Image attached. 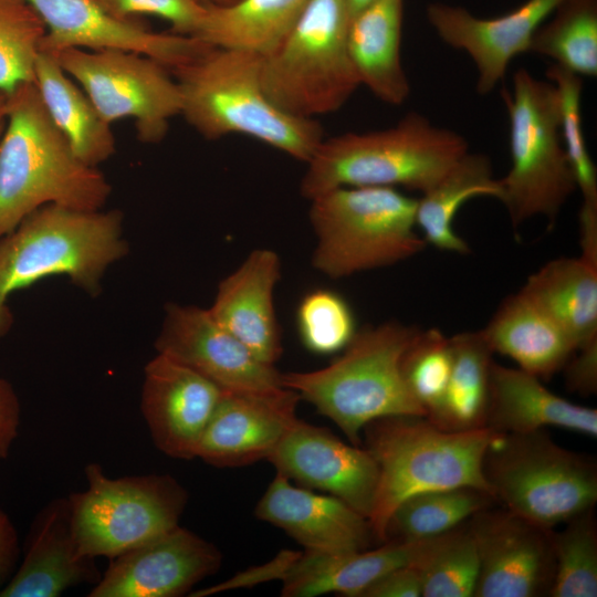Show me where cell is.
<instances>
[{"label":"cell","instance_id":"cell-1","mask_svg":"<svg viewBox=\"0 0 597 597\" xmlns=\"http://www.w3.org/2000/svg\"><path fill=\"white\" fill-rule=\"evenodd\" d=\"M111 192L105 176L74 154L34 82L9 93L0 137V240L42 206L95 211Z\"/></svg>","mask_w":597,"mask_h":597},{"label":"cell","instance_id":"cell-2","mask_svg":"<svg viewBox=\"0 0 597 597\" xmlns=\"http://www.w3.org/2000/svg\"><path fill=\"white\" fill-rule=\"evenodd\" d=\"M261 60L251 51L210 46L171 70L180 115L206 139L245 135L306 164L324 130L316 119L287 114L269 98Z\"/></svg>","mask_w":597,"mask_h":597},{"label":"cell","instance_id":"cell-3","mask_svg":"<svg viewBox=\"0 0 597 597\" xmlns=\"http://www.w3.org/2000/svg\"><path fill=\"white\" fill-rule=\"evenodd\" d=\"M128 252L119 210L45 205L0 240V337L13 323L9 296L51 275H65L94 296L106 270Z\"/></svg>","mask_w":597,"mask_h":597},{"label":"cell","instance_id":"cell-4","mask_svg":"<svg viewBox=\"0 0 597 597\" xmlns=\"http://www.w3.org/2000/svg\"><path fill=\"white\" fill-rule=\"evenodd\" d=\"M469 151L458 133L411 112L396 125L323 138L300 185L307 200L339 187H405L426 192Z\"/></svg>","mask_w":597,"mask_h":597},{"label":"cell","instance_id":"cell-5","mask_svg":"<svg viewBox=\"0 0 597 597\" xmlns=\"http://www.w3.org/2000/svg\"><path fill=\"white\" fill-rule=\"evenodd\" d=\"M363 433L378 467L368 522L380 544L392 511L413 494L457 486L491 493L482 470L485 452L500 433L491 428L450 431L426 416H391L369 422Z\"/></svg>","mask_w":597,"mask_h":597},{"label":"cell","instance_id":"cell-6","mask_svg":"<svg viewBox=\"0 0 597 597\" xmlns=\"http://www.w3.org/2000/svg\"><path fill=\"white\" fill-rule=\"evenodd\" d=\"M389 321L357 331L343 355L326 367L282 374V384L312 404L356 446L371 421L426 416L405 381L401 360L417 333Z\"/></svg>","mask_w":597,"mask_h":597},{"label":"cell","instance_id":"cell-7","mask_svg":"<svg viewBox=\"0 0 597 597\" xmlns=\"http://www.w3.org/2000/svg\"><path fill=\"white\" fill-rule=\"evenodd\" d=\"M312 265L331 279L397 264L427 245L417 199L391 187H339L310 200Z\"/></svg>","mask_w":597,"mask_h":597},{"label":"cell","instance_id":"cell-8","mask_svg":"<svg viewBox=\"0 0 597 597\" xmlns=\"http://www.w3.org/2000/svg\"><path fill=\"white\" fill-rule=\"evenodd\" d=\"M347 0H310L269 53L261 82L269 98L293 116L312 118L338 111L360 85L353 66Z\"/></svg>","mask_w":597,"mask_h":597},{"label":"cell","instance_id":"cell-9","mask_svg":"<svg viewBox=\"0 0 597 597\" xmlns=\"http://www.w3.org/2000/svg\"><path fill=\"white\" fill-rule=\"evenodd\" d=\"M482 470L498 504L544 528L565 524L597 502L595 461L544 430L498 433Z\"/></svg>","mask_w":597,"mask_h":597},{"label":"cell","instance_id":"cell-10","mask_svg":"<svg viewBox=\"0 0 597 597\" xmlns=\"http://www.w3.org/2000/svg\"><path fill=\"white\" fill-rule=\"evenodd\" d=\"M510 121L511 167L501 202L514 228L543 217L552 226L577 190L561 134V97L549 81L520 69L502 93Z\"/></svg>","mask_w":597,"mask_h":597},{"label":"cell","instance_id":"cell-11","mask_svg":"<svg viewBox=\"0 0 597 597\" xmlns=\"http://www.w3.org/2000/svg\"><path fill=\"white\" fill-rule=\"evenodd\" d=\"M87 488L67 496L80 552L114 558L179 525L185 488L168 474L109 478L97 463L85 467Z\"/></svg>","mask_w":597,"mask_h":597},{"label":"cell","instance_id":"cell-12","mask_svg":"<svg viewBox=\"0 0 597 597\" xmlns=\"http://www.w3.org/2000/svg\"><path fill=\"white\" fill-rule=\"evenodd\" d=\"M52 55L108 124L132 118L143 143L163 140L170 119L180 115L181 97L175 77L147 55L119 49L76 48Z\"/></svg>","mask_w":597,"mask_h":597},{"label":"cell","instance_id":"cell-13","mask_svg":"<svg viewBox=\"0 0 597 597\" xmlns=\"http://www.w3.org/2000/svg\"><path fill=\"white\" fill-rule=\"evenodd\" d=\"M479 555L473 597L548 596L555 570L552 531L505 507H488L468 520Z\"/></svg>","mask_w":597,"mask_h":597},{"label":"cell","instance_id":"cell-14","mask_svg":"<svg viewBox=\"0 0 597 597\" xmlns=\"http://www.w3.org/2000/svg\"><path fill=\"white\" fill-rule=\"evenodd\" d=\"M155 348L224 391L268 392L285 387L282 373L218 324L208 308L167 304Z\"/></svg>","mask_w":597,"mask_h":597},{"label":"cell","instance_id":"cell-15","mask_svg":"<svg viewBox=\"0 0 597 597\" xmlns=\"http://www.w3.org/2000/svg\"><path fill=\"white\" fill-rule=\"evenodd\" d=\"M422 541H387L377 548L354 553L283 549L268 563L249 568L229 579L232 588L281 580L284 597H315L335 593L358 595L384 574L412 565Z\"/></svg>","mask_w":597,"mask_h":597},{"label":"cell","instance_id":"cell-16","mask_svg":"<svg viewBox=\"0 0 597 597\" xmlns=\"http://www.w3.org/2000/svg\"><path fill=\"white\" fill-rule=\"evenodd\" d=\"M45 24L40 51L76 48L119 49L147 55L168 70L193 60L211 45L193 38L153 31L134 19H119L95 0H27Z\"/></svg>","mask_w":597,"mask_h":597},{"label":"cell","instance_id":"cell-17","mask_svg":"<svg viewBox=\"0 0 597 597\" xmlns=\"http://www.w3.org/2000/svg\"><path fill=\"white\" fill-rule=\"evenodd\" d=\"M266 460L276 473L343 500L368 520L377 492L378 467L367 449L345 443L328 429L297 419Z\"/></svg>","mask_w":597,"mask_h":597},{"label":"cell","instance_id":"cell-18","mask_svg":"<svg viewBox=\"0 0 597 597\" xmlns=\"http://www.w3.org/2000/svg\"><path fill=\"white\" fill-rule=\"evenodd\" d=\"M220 551L178 525L114 558L88 597H178L216 573Z\"/></svg>","mask_w":597,"mask_h":597},{"label":"cell","instance_id":"cell-19","mask_svg":"<svg viewBox=\"0 0 597 597\" xmlns=\"http://www.w3.org/2000/svg\"><path fill=\"white\" fill-rule=\"evenodd\" d=\"M222 394L208 378L157 353L145 366L140 399L157 449L178 460L197 458L200 439Z\"/></svg>","mask_w":597,"mask_h":597},{"label":"cell","instance_id":"cell-20","mask_svg":"<svg viewBox=\"0 0 597 597\" xmlns=\"http://www.w3.org/2000/svg\"><path fill=\"white\" fill-rule=\"evenodd\" d=\"M562 0H527L495 18H479L469 10L433 2L427 19L439 38L453 49L467 52L476 69V92L491 93L504 78L511 61L530 51L536 30Z\"/></svg>","mask_w":597,"mask_h":597},{"label":"cell","instance_id":"cell-21","mask_svg":"<svg viewBox=\"0 0 597 597\" xmlns=\"http://www.w3.org/2000/svg\"><path fill=\"white\" fill-rule=\"evenodd\" d=\"M298 400L286 387L268 392L223 390L200 439L197 458L218 468L266 459L298 419Z\"/></svg>","mask_w":597,"mask_h":597},{"label":"cell","instance_id":"cell-22","mask_svg":"<svg viewBox=\"0 0 597 597\" xmlns=\"http://www.w3.org/2000/svg\"><path fill=\"white\" fill-rule=\"evenodd\" d=\"M254 514L305 547L327 553H354L370 547L374 535L368 520L331 494L296 486L276 473Z\"/></svg>","mask_w":597,"mask_h":597},{"label":"cell","instance_id":"cell-23","mask_svg":"<svg viewBox=\"0 0 597 597\" xmlns=\"http://www.w3.org/2000/svg\"><path fill=\"white\" fill-rule=\"evenodd\" d=\"M281 260L271 249L253 250L218 285L213 320L237 337L259 359L274 365L283 353L274 307V290L281 279Z\"/></svg>","mask_w":597,"mask_h":597},{"label":"cell","instance_id":"cell-24","mask_svg":"<svg viewBox=\"0 0 597 597\" xmlns=\"http://www.w3.org/2000/svg\"><path fill=\"white\" fill-rule=\"evenodd\" d=\"M95 558L80 552L67 498L48 503L38 514L21 565L0 597H57L81 584L100 580Z\"/></svg>","mask_w":597,"mask_h":597},{"label":"cell","instance_id":"cell-25","mask_svg":"<svg viewBox=\"0 0 597 597\" xmlns=\"http://www.w3.org/2000/svg\"><path fill=\"white\" fill-rule=\"evenodd\" d=\"M488 428L500 433H526L555 427L597 437V410L566 400L521 369L492 362Z\"/></svg>","mask_w":597,"mask_h":597},{"label":"cell","instance_id":"cell-26","mask_svg":"<svg viewBox=\"0 0 597 597\" xmlns=\"http://www.w3.org/2000/svg\"><path fill=\"white\" fill-rule=\"evenodd\" d=\"M404 0H375L350 17L347 48L360 85L389 105H401L410 84L401 63Z\"/></svg>","mask_w":597,"mask_h":597},{"label":"cell","instance_id":"cell-27","mask_svg":"<svg viewBox=\"0 0 597 597\" xmlns=\"http://www.w3.org/2000/svg\"><path fill=\"white\" fill-rule=\"evenodd\" d=\"M481 331L493 353L540 379L562 370L576 349L569 335L521 291L504 298Z\"/></svg>","mask_w":597,"mask_h":597},{"label":"cell","instance_id":"cell-28","mask_svg":"<svg viewBox=\"0 0 597 597\" xmlns=\"http://www.w3.org/2000/svg\"><path fill=\"white\" fill-rule=\"evenodd\" d=\"M33 82L51 119L83 163L97 167L114 155L112 125L52 54L39 52Z\"/></svg>","mask_w":597,"mask_h":597},{"label":"cell","instance_id":"cell-29","mask_svg":"<svg viewBox=\"0 0 597 597\" xmlns=\"http://www.w3.org/2000/svg\"><path fill=\"white\" fill-rule=\"evenodd\" d=\"M520 291L569 335L576 348L597 338V264L580 255L551 260Z\"/></svg>","mask_w":597,"mask_h":597},{"label":"cell","instance_id":"cell-30","mask_svg":"<svg viewBox=\"0 0 597 597\" xmlns=\"http://www.w3.org/2000/svg\"><path fill=\"white\" fill-rule=\"evenodd\" d=\"M503 190L486 155L467 151L430 189L417 199L416 223L427 244L457 254L470 253L469 244L454 231L458 210L475 197L501 201Z\"/></svg>","mask_w":597,"mask_h":597},{"label":"cell","instance_id":"cell-31","mask_svg":"<svg viewBox=\"0 0 597 597\" xmlns=\"http://www.w3.org/2000/svg\"><path fill=\"white\" fill-rule=\"evenodd\" d=\"M308 1L235 0L224 6L206 4L195 38L211 46L264 55L289 33Z\"/></svg>","mask_w":597,"mask_h":597},{"label":"cell","instance_id":"cell-32","mask_svg":"<svg viewBox=\"0 0 597 597\" xmlns=\"http://www.w3.org/2000/svg\"><path fill=\"white\" fill-rule=\"evenodd\" d=\"M450 343L452 366L449 381L442 404L430 420L450 431L484 428L494 353L481 329L459 333L450 337Z\"/></svg>","mask_w":597,"mask_h":597},{"label":"cell","instance_id":"cell-33","mask_svg":"<svg viewBox=\"0 0 597 597\" xmlns=\"http://www.w3.org/2000/svg\"><path fill=\"white\" fill-rule=\"evenodd\" d=\"M494 504L498 502L491 493L472 486L413 494L392 511L384 542H416L441 535Z\"/></svg>","mask_w":597,"mask_h":597},{"label":"cell","instance_id":"cell-34","mask_svg":"<svg viewBox=\"0 0 597 597\" xmlns=\"http://www.w3.org/2000/svg\"><path fill=\"white\" fill-rule=\"evenodd\" d=\"M534 33L530 51L579 76L597 75V0H562Z\"/></svg>","mask_w":597,"mask_h":597},{"label":"cell","instance_id":"cell-35","mask_svg":"<svg viewBox=\"0 0 597 597\" xmlns=\"http://www.w3.org/2000/svg\"><path fill=\"white\" fill-rule=\"evenodd\" d=\"M412 566L421 578L422 597H473L479 555L468 521L423 540Z\"/></svg>","mask_w":597,"mask_h":597},{"label":"cell","instance_id":"cell-36","mask_svg":"<svg viewBox=\"0 0 597 597\" xmlns=\"http://www.w3.org/2000/svg\"><path fill=\"white\" fill-rule=\"evenodd\" d=\"M552 531L555 559L551 597L597 596V526L594 509Z\"/></svg>","mask_w":597,"mask_h":597},{"label":"cell","instance_id":"cell-37","mask_svg":"<svg viewBox=\"0 0 597 597\" xmlns=\"http://www.w3.org/2000/svg\"><path fill=\"white\" fill-rule=\"evenodd\" d=\"M46 28L27 0H0V88L8 94L34 80Z\"/></svg>","mask_w":597,"mask_h":597},{"label":"cell","instance_id":"cell-38","mask_svg":"<svg viewBox=\"0 0 597 597\" xmlns=\"http://www.w3.org/2000/svg\"><path fill=\"white\" fill-rule=\"evenodd\" d=\"M546 76L559 93L562 140L582 195L580 213L597 214V171L586 144L580 113L582 76L556 64L547 69Z\"/></svg>","mask_w":597,"mask_h":597},{"label":"cell","instance_id":"cell-39","mask_svg":"<svg viewBox=\"0 0 597 597\" xmlns=\"http://www.w3.org/2000/svg\"><path fill=\"white\" fill-rule=\"evenodd\" d=\"M451 366L450 337L437 328H418L404 353L401 370L409 391L429 419L442 404Z\"/></svg>","mask_w":597,"mask_h":597},{"label":"cell","instance_id":"cell-40","mask_svg":"<svg viewBox=\"0 0 597 597\" xmlns=\"http://www.w3.org/2000/svg\"><path fill=\"white\" fill-rule=\"evenodd\" d=\"M296 320L303 345L320 355L344 349L357 332L349 305L329 290L306 294L300 302Z\"/></svg>","mask_w":597,"mask_h":597},{"label":"cell","instance_id":"cell-41","mask_svg":"<svg viewBox=\"0 0 597 597\" xmlns=\"http://www.w3.org/2000/svg\"><path fill=\"white\" fill-rule=\"evenodd\" d=\"M105 11L119 19H134V15L150 14L166 20L171 32L196 36L206 4L198 0H95Z\"/></svg>","mask_w":597,"mask_h":597},{"label":"cell","instance_id":"cell-42","mask_svg":"<svg viewBox=\"0 0 597 597\" xmlns=\"http://www.w3.org/2000/svg\"><path fill=\"white\" fill-rule=\"evenodd\" d=\"M568 390L582 396L597 391V338L578 346L563 367Z\"/></svg>","mask_w":597,"mask_h":597},{"label":"cell","instance_id":"cell-43","mask_svg":"<svg viewBox=\"0 0 597 597\" xmlns=\"http://www.w3.org/2000/svg\"><path fill=\"white\" fill-rule=\"evenodd\" d=\"M422 585L412 565L395 568L369 584L358 597H421Z\"/></svg>","mask_w":597,"mask_h":597},{"label":"cell","instance_id":"cell-44","mask_svg":"<svg viewBox=\"0 0 597 597\" xmlns=\"http://www.w3.org/2000/svg\"><path fill=\"white\" fill-rule=\"evenodd\" d=\"M21 407L13 386L0 377V460L8 458L18 436Z\"/></svg>","mask_w":597,"mask_h":597},{"label":"cell","instance_id":"cell-45","mask_svg":"<svg viewBox=\"0 0 597 597\" xmlns=\"http://www.w3.org/2000/svg\"><path fill=\"white\" fill-rule=\"evenodd\" d=\"M18 553L15 527L7 513L0 509V590L13 575Z\"/></svg>","mask_w":597,"mask_h":597},{"label":"cell","instance_id":"cell-46","mask_svg":"<svg viewBox=\"0 0 597 597\" xmlns=\"http://www.w3.org/2000/svg\"><path fill=\"white\" fill-rule=\"evenodd\" d=\"M9 94L0 88V124L6 121Z\"/></svg>","mask_w":597,"mask_h":597},{"label":"cell","instance_id":"cell-47","mask_svg":"<svg viewBox=\"0 0 597 597\" xmlns=\"http://www.w3.org/2000/svg\"><path fill=\"white\" fill-rule=\"evenodd\" d=\"M375 0H347L350 17Z\"/></svg>","mask_w":597,"mask_h":597},{"label":"cell","instance_id":"cell-48","mask_svg":"<svg viewBox=\"0 0 597 597\" xmlns=\"http://www.w3.org/2000/svg\"><path fill=\"white\" fill-rule=\"evenodd\" d=\"M205 4L224 6L234 2L235 0H198Z\"/></svg>","mask_w":597,"mask_h":597},{"label":"cell","instance_id":"cell-49","mask_svg":"<svg viewBox=\"0 0 597 597\" xmlns=\"http://www.w3.org/2000/svg\"><path fill=\"white\" fill-rule=\"evenodd\" d=\"M4 123H6V121L0 124V137H1V134H2V130H3V127H4Z\"/></svg>","mask_w":597,"mask_h":597}]
</instances>
